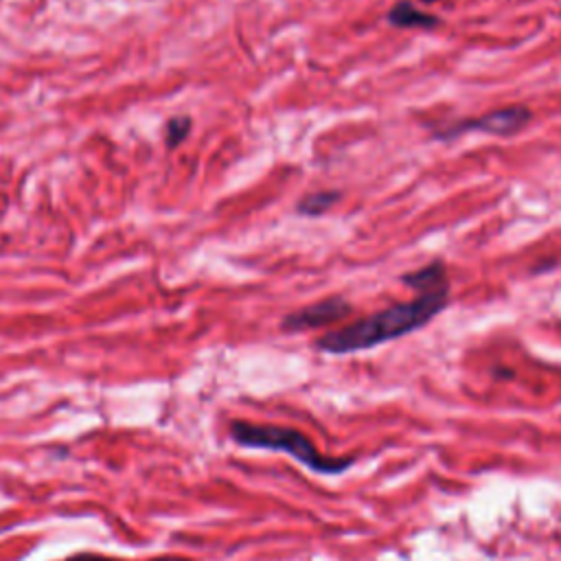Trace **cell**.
Returning <instances> with one entry per match:
<instances>
[{
  "label": "cell",
  "mask_w": 561,
  "mask_h": 561,
  "mask_svg": "<svg viewBox=\"0 0 561 561\" xmlns=\"http://www.w3.org/2000/svg\"><path fill=\"white\" fill-rule=\"evenodd\" d=\"M449 302V289L416 294L410 300L394 302L370 316L353 320L344 327L322 333L313 346L329 355H348L381 346L386 342L410 335L430 324Z\"/></svg>",
  "instance_id": "6da1fadb"
},
{
  "label": "cell",
  "mask_w": 561,
  "mask_h": 561,
  "mask_svg": "<svg viewBox=\"0 0 561 561\" xmlns=\"http://www.w3.org/2000/svg\"><path fill=\"white\" fill-rule=\"evenodd\" d=\"M230 438L248 449H265L280 451L291 456L305 469L322 476H337L351 469L357 458L355 456H327L322 454L313 440L296 427L289 425H270V423H250V421H230L228 425Z\"/></svg>",
  "instance_id": "7a4b0ae2"
},
{
  "label": "cell",
  "mask_w": 561,
  "mask_h": 561,
  "mask_svg": "<svg viewBox=\"0 0 561 561\" xmlns=\"http://www.w3.org/2000/svg\"><path fill=\"white\" fill-rule=\"evenodd\" d=\"M530 121H533V112L526 105H506V107H497V110H491V112L473 116V118H462V121L436 127L432 131V136L440 138V140H449V138L471 134V131L491 134V136H515Z\"/></svg>",
  "instance_id": "3957f363"
},
{
  "label": "cell",
  "mask_w": 561,
  "mask_h": 561,
  "mask_svg": "<svg viewBox=\"0 0 561 561\" xmlns=\"http://www.w3.org/2000/svg\"><path fill=\"white\" fill-rule=\"evenodd\" d=\"M353 313V305L342 296H327L311 305H305L296 311H289L280 320V331L285 333H300L311 329H322L335 322L346 320Z\"/></svg>",
  "instance_id": "277c9868"
},
{
  "label": "cell",
  "mask_w": 561,
  "mask_h": 561,
  "mask_svg": "<svg viewBox=\"0 0 561 561\" xmlns=\"http://www.w3.org/2000/svg\"><path fill=\"white\" fill-rule=\"evenodd\" d=\"M401 283L414 289L416 294H432V291H445L449 289V276L447 267L440 259L430 261L416 270H410L401 276Z\"/></svg>",
  "instance_id": "5b68a950"
},
{
  "label": "cell",
  "mask_w": 561,
  "mask_h": 561,
  "mask_svg": "<svg viewBox=\"0 0 561 561\" xmlns=\"http://www.w3.org/2000/svg\"><path fill=\"white\" fill-rule=\"evenodd\" d=\"M388 24L397 28H434L440 20L434 13H427L414 7L410 0H399L388 9Z\"/></svg>",
  "instance_id": "8992f818"
},
{
  "label": "cell",
  "mask_w": 561,
  "mask_h": 561,
  "mask_svg": "<svg viewBox=\"0 0 561 561\" xmlns=\"http://www.w3.org/2000/svg\"><path fill=\"white\" fill-rule=\"evenodd\" d=\"M340 202V191L324 188V191H313L309 195H302L296 204V213L302 217H322L329 213L335 204Z\"/></svg>",
  "instance_id": "52a82bcc"
},
{
  "label": "cell",
  "mask_w": 561,
  "mask_h": 561,
  "mask_svg": "<svg viewBox=\"0 0 561 561\" xmlns=\"http://www.w3.org/2000/svg\"><path fill=\"white\" fill-rule=\"evenodd\" d=\"M188 129H191V118H188V116H175V118H171V121H169V127H167V145H169V147L180 145V142L186 138Z\"/></svg>",
  "instance_id": "ba28073f"
},
{
  "label": "cell",
  "mask_w": 561,
  "mask_h": 561,
  "mask_svg": "<svg viewBox=\"0 0 561 561\" xmlns=\"http://www.w3.org/2000/svg\"><path fill=\"white\" fill-rule=\"evenodd\" d=\"M64 561H127V559H116V557H105V554H94V552H79ZM147 561H193V559L178 557V554H164V557H156V559H147Z\"/></svg>",
  "instance_id": "9c48e42d"
},
{
  "label": "cell",
  "mask_w": 561,
  "mask_h": 561,
  "mask_svg": "<svg viewBox=\"0 0 561 561\" xmlns=\"http://www.w3.org/2000/svg\"><path fill=\"white\" fill-rule=\"evenodd\" d=\"M423 2H430V4H432V2H438V0H423Z\"/></svg>",
  "instance_id": "30bf717a"
}]
</instances>
